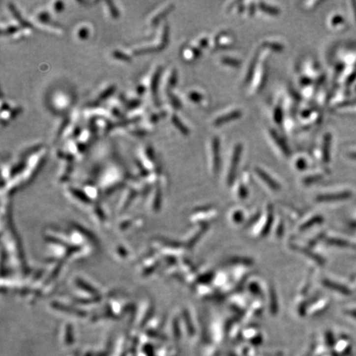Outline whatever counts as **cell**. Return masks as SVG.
<instances>
[{
  "instance_id": "obj_14",
  "label": "cell",
  "mask_w": 356,
  "mask_h": 356,
  "mask_svg": "<svg viewBox=\"0 0 356 356\" xmlns=\"http://www.w3.org/2000/svg\"><path fill=\"white\" fill-rule=\"evenodd\" d=\"M221 61L223 64L229 65L230 67H234V68H238L241 65V61L237 59L231 58V57H223L221 59Z\"/></svg>"
},
{
  "instance_id": "obj_21",
  "label": "cell",
  "mask_w": 356,
  "mask_h": 356,
  "mask_svg": "<svg viewBox=\"0 0 356 356\" xmlns=\"http://www.w3.org/2000/svg\"><path fill=\"white\" fill-rule=\"evenodd\" d=\"M274 120L275 122L280 124L283 120V111L280 107H277L274 112Z\"/></svg>"
},
{
  "instance_id": "obj_28",
  "label": "cell",
  "mask_w": 356,
  "mask_h": 356,
  "mask_svg": "<svg viewBox=\"0 0 356 356\" xmlns=\"http://www.w3.org/2000/svg\"><path fill=\"white\" fill-rule=\"evenodd\" d=\"M145 152H146V155H147L148 158H149L150 160H153V158H154V151H153V147H151V146H148L147 148H146V149H145Z\"/></svg>"
},
{
  "instance_id": "obj_43",
  "label": "cell",
  "mask_w": 356,
  "mask_h": 356,
  "mask_svg": "<svg viewBox=\"0 0 356 356\" xmlns=\"http://www.w3.org/2000/svg\"><path fill=\"white\" fill-rule=\"evenodd\" d=\"M355 91H356V89H355Z\"/></svg>"
},
{
  "instance_id": "obj_38",
  "label": "cell",
  "mask_w": 356,
  "mask_h": 356,
  "mask_svg": "<svg viewBox=\"0 0 356 356\" xmlns=\"http://www.w3.org/2000/svg\"><path fill=\"white\" fill-rule=\"evenodd\" d=\"M297 164H298V167L299 168H304L306 167L305 161L303 160V159H299Z\"/></svg>"
},
{
  "instance_id": "obj_37",
  "label": "cell",
  "mask_w": 356,
  "mask_h": 356,
  "mask_svg": "<svg viewBox=\"0 0 356 356\" xmlns=\"http://www.w3.org/2000/svg\"><path fill=\"white\" fill-rule=\"evenodd\" d=\"M145 92V87L143 85H140L137 87V93L139 95L144 94V92Z\"/></svg>"
},
{
  "instance_id": "obj_12",
  "label": "cell",
  "mask_w": 356,
  "mask_h": 356,
  "mask_svg": "<svg viewBox=\"0 0 356 356\" xmlns=\"http://www.w3.org/2000/svg\"><path fill=\"white\" fill-rule=\"evenodd\" d=\"M115 91H116V86H115V85H111V86L108 87L107 89H105L104 91L98 96L97 101H99V102L104 101V100L107 99L108 97H111V96L114 93Z\"/></svg>"
},
{
  "instance_id": "obj_16",
  "label": "cell",
  "mask_w": 356,
  "mask_h": 356,
  "mask_svg": "<svg viewBox=\"0 0 356 356\" xmlns=\"http://www.w3.org/2000/svg\"><path fill=\"white\" fill-rule=\"evenodd\" d=\"M345 25V19L339 14L334 15L331 19V26L333 28H341V26Z\"/></svg>"
},
{
  "instance_id": "obj_4",
  "label": "cell",
  "mask_w": 356,
  "mask_h": 356,
  "mask_svg": "<svg viewBox=\"0 0 356 356\" xmlns=\"http://www.w3.org/2000/svg\"><path fill=\"white\" fill-rule=\"evenodd\" d=\"M331 134H326L323 138V159L325 163H328L331 159Z\"/></svg>"
},
{
  "instance_id": "obj_31",
  "label": "cell",
  "mask_w": 356,
  "mask_h": 356,
  "mask_svg": "<svg viewBox=\"0 0 356 356\" xmlns=\"http://www.w3.org/2000/svg\"><path fill=\"white\" fill-rule=\"evenodd\" d=\"M131 134L134 135H136V136H144V135L147 134V131L145 130H140H140H132Z\"/></svg>"
},
{
  "instance_id": "obj_35",
  "label": "cell",
  "mask_w": 356,
  "mask_h": 356,
  "mask_svg": "<svg viewBox=\"0 0 356 356\" xmlns=\"http://www.w3.org/2000/svg\"><path fill=\"white\" fill-rule=\"evenodd\" d=\"M351 8H352V13H353L354 20L356 23V2H351Z\"/></svg>"
},
{
  "instance_id": "obj_25",
  "label": "cell",
  "mask_w": 356,
  "mask_h": 356,
  "mask_svg": "<svg viewBox=\"0 0 356 356\" xmlns=\"http://www.w3.org/2000/svg\"><path fill=\"white\" fill-rule=\"evenodd\" d=\"M18 27H16V26H10V27H8V28H5V29H3V31H2V34H3V35H12V34L15 33L16 31H18Z\"/></svg>"
},
{
  "instance_id": "obj_41",
  "label": "cell",
  "mask_w": 356,
  "mask_h": 356,
  "mask_svg": "<svg viewBox=\"0 0 356 356\" xmlns=\"http://www.w3.org/2000/svg\"><path fill=\"white\" fill-rule=\"evenodd\" d=\"M8 109H9V105L7 104V103H3V105H2V112H4L5 110Z\"/></svg>"
},
{
  "instance_id": "obj_2",
  "label": "cell",
  "mask_w": 356,
  "mask_h": 356,
  "mask_svg": "<svg viewBox=\"0 0 356 356\" xmlns=\"http://www.w3.org/2000/svg\"><path fill=\"white\" fill-rule=\"evenodd\" d=\"M212 163L214 172L219 169L220 162V140L219 137H214L212 140Z\"/></svg>"
},
{
  "instance_id": "obj_23",
  "label": "cell",
  "mask_w": 356,
  "mask_h": 356,
  "mask_svg": "<svg viewBox=\"0 0 356 356\" xmlns=\"http://www.w3.org/2000/svg\"><path fill=\"white\" fill-rule=\"evenodd\" d=\"M177 81H178V74H177L175 70H173V73L171 74L170 78L168 79V86L173 88V87L175 86Z\"/></svg>"
},
{
  "instance_id": "obj_11",
  "label": "cell",
  "mask_w": 356,
  "mask_h": 356,
  "mask_svg": "<svg viewBox=\"0 0 356 356\" xmlns=\"http://www.w3.org/2000/svg\"><path fill=\"white\" fill-rule=\"evenodd\" d=\"M257 57L253 58V60L251 62L249 68L247 69V74H246V77H245V83H246V84L251 81V79H252V76H253V74H254L255 69H256V65H257Z\"/></svg>"
},
{
  "instance_id": "obj_10",
  "label": "cell",
  "mask_w": 356,
  "mask_h": 356,
  "mask_svg": "<svg viewBox=\"0 0 356 356\" xmlns=\"http://www.w3.org/2000/svg\"><path fill=\"white\" fill-rule=\"evenodd\" d=\"M9 8H10L11 12L13 13V15L15 17L16 19H17V20H18V22H19V23L23 26V27H25V28H32L30 23L23 20L22 17H21L20 13H18V11L16 9L15 6L13 5V4H11L10 3V4H9Z\"/></svg>"
},
{
  "instance_id": "obj_13",
  "label": "cell",
  "mask_w": 356,
  "mask_h": 356,
  "mask_svg": "<svg viewBox=\"0 0 356 356\" xmlns=\"http://www.w3.org/2000/svg\"><path fill=\"white\" fill-rule=\"evenodd\" d=\"M174 8L173 4H170V5L167 7L165 9H163L160 13H158V15H156L154 18H153V24H157L159 21L162 20L165 16L168 15V13H170L171 11L173 10Z\"/></svg>"
},
{
  "instance_id": "obj_1",
  "label": "cell",
  "mask_w": 356,
  "mask_h": 356,
  "mask_svg": "<svg viewBox=\"0 0 356 356\" xmlns=\"http://www.w3.org/2000/svg\"><path fill=\"white\" fill-rule=\"evenodd\" d=\"M242 145H240V144L235 145L234 151H233V155H232L231 167H230V170H229V181H233V180H234V177H235V173H236L238 163H239L240 158H241V154H242Z\"/></svg>"
},
{
  "instance_id": "obj_9",
  "label": "cell",
  "mask_w": 356,
  "mask_h": 356,
  "mask_svg": "<svg viewBox=\"0 0 356 356\" xmlns=\"http://www.w3.org/2000/svg\"><path fill=\"white\" fill-rule=\"evenodd\" d=\"M257 173L259 174L260 177H261L269 186H271L272 188H277L278 184H276V182H275L273 179H271V178H270L269 176L267 175L264 171L261 170L260 168H257Z\"/></svg>"
},
{
  "instance_id": "obj_15",
  "label": "cell",
  "mask_w": 356,
  "mask_h": 356,
  "mask_svg": "<svg viewBox=\"0 0 356 356\" xmlns=\"http://www.w3.org/2000/svg\"><path fill=\"white\" fill-rule=\"evenodd\" d=\"M168 38H169V28H168V26L166 24L164 28H163V33H162V41H161L160 44L161 50L165 48L168 42Z\"/></svg>"
},
{
  "instance_id": "obj_30",
  "label": "cell",
  "mask_w": 356,
  "mask_h": 356,
  "mask_svg": "<svg viewBox=\"0 0 356 356\" xmlns=\"http://www.w3.org/2000/svg\"><path fill=\"white\" fill-rule=\"evenodd\" d=\"M54 8H55V10H56V12L59 13V12H61V11L64 8V3L61 2V1L56 2V3H55V5H54Z\"/></svg>"
},
{
  "instance_id": "obj_42",
  "label": "cell",
  "mask_w": 356,
  "mask_h": 356,
  "mask_svg": "<svg viewBox=\"0 0 356 356\" xmlns=\"http://www.w3.org/2000/svg\"><path fill=\"white\" fill-rule=\"evenodd\" d=\"M301 81H302V84H310L311 83V80L309 79H302V80H301Z\"/></svg>"
},
{
  "instance_id": "obj_32",
  "label": "cell",
  "mask_w": 356,
  "mask_h": 356,
  "mask_svg": "<svg viewBox=\"0 0 356 356\" xmlns=\"http://www.w3.org/2000/svg\"><path fill=\"white\" fill-rule=\"evenodd\" d=\"M21 112H22V108L21 107H17V108H15V109H13L12 112H10V118H14V117H17L19 113H21Z\"/></svg>"
},
{
  "instance_id": "obj_34",
  "label": "cell",
  "mask_w": 356,
  "mask_h": 356,
  "mask_svg": "<svg viewBox=\"0 0 356 356\" xmlns=\"http://www.w3.org/2000/svg\"><path fill=\"white\" fill-rule=\"evenodd\" d=\"M77 148H78V150H79V152H84V151L87 149V145L83 144V143H79V144L77 145Z\"/></svg>"
},
{
  "instance_id": "obj_17",
  "label": "cell",
  "mask_w": 356,
  "mask_h": 356,
  "mask_svg": "<svg viewBox=\"0 0 356 356\" xmlns=\"http://www.w3.org/2000/svg\"><path fill=\"white\" fill-rule=\"evenodd\" d=\"M263 46L275 51H281L284 49L283 45L279 42H275V41H266L263 43Z\"/></svg>"
},
{
  "instance_id": "obj_19",
  "label": "cell",
  "mask_w": 356,
  "mask_h": 356,
  "mask_svg": "<svg viewBox=\"0 0 356 356\" xmlns=\"http://www.w3.org/2000/svg\"><path fill=\"white\" fill-rule=\"evenodd\" d=\"M167 94H168V98L170 100L171 103L173 104V107L176 108V109H180L181 107V102L178 100V97H176L175 95H173L169 90H168Z\"/></svg>"
},
{
  "instance_id": "obj_6",
  "label": "cell",
  "mask_w": 356,
  "mask_h": 356,
  "mask_svg": "<svg viewBox=\"0 0 356 356\" xmlns=\"http://www.w3.org/2000/svg\"><path fill=\"white\" fill-rule=\"evenodd\" d=\"M270 135L272 136L274 141L276 143V145L280 148V150L282 151L285 154L288 155L290 153V149H289L286 143L285 142V140H283L282 138L280 137V135H278L275 130H270Z\"/></svg>"
},
{
  "instance_id": "obj_36",
  "label": "cell",
  "mask_w": 356,
  "mask_h": 356,
  "mask_svg": "<svg viewBox=\"0 0 356 356\" xmlns=\"http://www.w3.org/2000/svg\"><path fill=\"white\" fill-rule=\"evenodd\" d=\"M112 113L114 115L115 117H122L121 112H120L119 110L117 109V108H113V109L112 110Z\"/></svg>"
},
{
  "instance_id": "obj_22",
  "label": "cell",
  "mask_w": 356,
  "mask_h": 356,
  "mask_svg": "<svg viewBox=\"0 0 356 356\" xmlns=\"http://www.w3.org/2000/svg\"><path fill=\"white\" fill-rule=\"evenodd\" d=\"M189 99L194 102H200L203 100V96L196 92H191L189 93Z\"/></svg>"
},
{
  "instance_id": "obj_27",
  "label": "cell",
  "mask_w": 356,
  "mask_h": 356,
  "mask_svg": "<svg viewBox=\"0 0 356 356\" xmlns=\"http://www.w3.org/2000/svg\"><path fill=\"white\" fill-rule=\"evenodd\" d=\"M69 122V118H65V119H64V121L62 122L61 126H60V128H59V130L58 133H57V140H58V138H59L60 137V136H61L62 134H63V132H64V130H65V128L67 127V125H68Z\"/></svg>"
},
{
  "instance_id": "obj_7",
  "label": "cell",
  "mask_w": 356,
  "mask_h": 356,
  "mask_svg": "<svg viewBox=\"0 0 356 356\" xmlns=\"http://www.w3.org/2000/svg\"><path fill=\"white\" fill-rule=\"evenodd\" d=\"M258 5H259L260 9L265 12V13H267V14H270L271 16H277L280 14V9L275 8L274 6L269 5V4L262 3V2H260Z\"/></svg>"
},
{
  "instance_id": "obj_26",
  "label": "cell",
  "mask_w": 356,
  "mask_h": 356,
  "mask_svg": "<svg viewBox=\"0 0 356 356\" xmlns=\"http://www.w3.org/2000/svg\"><path fill=\"white\" fill-rule=\"evenodd\" d=\"M140 103H141L140 100H132V101H130V102H127L126 107H127L128 110L135 109L136 107H140Z\"/></svg>"
},
{
  "instance_id": "obj_8",
  "label": "cell",
  "mask_w": 356,
  "mask_h": 356,
  "mask_svg": "<svg viewBox=\"0 0 356 356\" xmlns=\"http://www.w3.org/2000/svg\"><path fill=\"white\" fill-rule=\"evenodd\" d=\"M172 122L173 123V125H175L176 128L178 129V130L184 135H189L188 128L186 127L184 125L183 123L181 122V120L179 119V117H177L176 115H173L172 117Z\"/></svg>"
},
{
  "instance_id": "obj_39",
  "label": "cell",
  "mask_w": 356,
  "mask_h": 356,
  "mask_svg": "<svg viewBox=\"0 0 356 356\" xmlns=\"http://www.w3.org/2000/svg\"><path fill=\"white\" fill-rule=\"evenodd\" d=\"M349 158H351V159L356 160V150L351 151L348 153Z\"/></svg>"
},
{
  "instance_id": "obj_5",
  "label": "cell",
  "mask_w": 356,
  "mask_h": 356,
  "mask_svg": "<svg viewBox=\"0 0 356 356\" xmlns=\"http://www.w3.org/2000/svg\"><path fill=\"white\" fill-rule=\"evenodd\" d=\"M162 72H163V68H162V67H158L157 70L154 72V74H153V77H152V79H151V92H153V94L154 95V97H155L154 101H155V104L157 105V106L159 105V103L158 102V99H157V97H156V95L158 93L157 92H158V84H159V81H160Z\"/></svg>"
},
{
  "instance_id": "obj_40",
  "label": "cell",
  "mask_w": 356,
  "mask_h": 356,
  "mask_svg": "<svg viewBox=\"0 0 356 356\" xmlns=\"http://www.w3.org/2000/svg\"><path fill=\"white\" fill-rule=\"evenodd\" d=\"M207 43H208V41L206 38L201 39V41H200V46L201 47H206L207 46Z\"/></svg>"
},
{
  "instance_id": "obj_24",
  "label": "cell",
  "mask_w": 356,
  "mask_h": 356,
  "mask_svg": "<svg viewBox=\"0 0 356 356\" xmlns=\"http://www.w3.org/2000/svg\"><path fill=\"white\" fill-rule=\"evenodd\" d=\"M89 29L87 28H80L79 31H78V36H79V38L82 39V40L88 38V37H89Z\"/></svg>"
},
{
  "instance_id": "obj_3",
  "label": "cell",
  "mask_w": 356,
  "mask_h": 356,
  "mask_svg": "<svg viewBox=\"0 0 356 356\" xmlns=\"http://www.w3.org/2000/svg\"><path fill=\"white\" fill-rule=\"evenodd\" d=\"M242 117V111L241 110H234L232 112L227 113V114L223 115L221 117H218L214 121V125L216 126L226 124V123L230 122L233 120H237L240 117Z\"/></svg>"
},
{
  "instance_id": "obj_18",
  "label": "cell",
  "mask_w": 356,
  "mask_h": 356,
  "mask_svg": "<svg viewBox=\"0 0 356 356\" xmlns=\"http://www.w3.org/2000/svg\"><path fill=\"white\" fill-rule=\"evenodd\" d=\"M112 56H113L114 58L117 59H120V60H123V61H131V58H130V56L123 53L122 51H114L112 52Z\"/></svg>"
},
{
  "instance_id": "obj_33",
  "label": "cell",
  "mask_w": 356,
  "mask_h": 356,
  "mask_svg": "<svg viewBox=\"0 0 356 356\" xmlns=\"http://www.w3.org/2000/svg\"><path fill=\"white\" fill-rule=\"evenodd\" d=\"M160 117L161 116L159 114H153L149 118V120H150L151 123L158 122V120L160 119Z\"/></svg>"
},
{
  "instance_id": "obj_29",
  "label": "cell",
  "mask_w": 356,
  "mask_h": 356,
  "mask_svg": "<svg viewBox=\"0 0 356 356\" xmlns=\"http://www.w3.org/2000/svg\"><path fill=\"white\" fill-rule=\"evenodd\" d=\"M38 18L39 21L43 22V23H46V22H48V21L50 20V16H49L48 13L43 12V13H41L39 14Z\"/></svg>"
},
{
  "instance_id": "obj_20",
  "label": "cell",
  "mask_w": 356,
  "mask_h": 356,
  "mask_svg": "<svg viewBox=\"0 0 356 356\" xmlns=\"http://www.w3.org/2000/svg\"><path fill=\"white\" fill-rule=\"evenodd\" d=\"M107 6H108L110 13H111L112 17H113L114 18H119V17H120V13H119V11L117 10V7L115 6L114 3L111 2V1H107Z\"/></svg>"
}]
</instances>
